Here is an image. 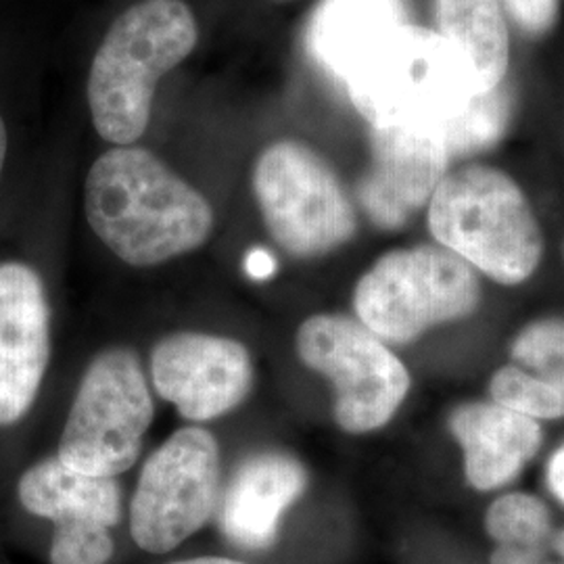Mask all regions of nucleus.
<instances>
[{
  "mask_svg": "<svg viewBox=\"0 0 564 564\" xmlns=\"http://www.w3.org/2000/svg\"><path fill=\"white\" fill-rule=\"evenodd\" d=\"M550 547H552V552L558 556V558H563L564 561V529H554V533H552V538H550Z\"/></svg>",
  "mask_w": 564,
  "mask_h": 564,
  "instance_id": "obj_27",
  "label": "nucleus"
},
{
  "mask_svg": "<svg viewBox=\"0 0 564 564\" xmlns=\"http://www.w3.org/2000/svg\"><path fill=\"white\" fill-rule=\"evenodd\" d=\"M343 84L370 126L437 134L479 95L454 46L440 32L414 23H403L368 48Z\"/></svg>",
  "mask_w": 564,
  "mask_h": 564,
  "instance_id": "obj_4",
  "label": "nucleus"
},
{
  "mask_svg": "<svg viewBox=\"0 0 564 564\" xmlns=\"http://www.w3.org/2000/svg\"><path fill=\"white\" fill-rule=\"evenodd\" d=\"M408 21V0H321L305 28V51L345 82L364 53Z\"/></svg>",
  "mask_w": 564,
  "mask_h": 564,
  "instance_id": "obj_16",
  "label": "nucleus"
},
{
  "mask_svg": "<svg viewBox=\"0 0 564 564\" xmlns=\"http://www.w3.org/2000/svg\"><path fill=\"white\" fill-rule=\"evenodd\" d=\"M426 224L440 247L505 286L529 281L544 258V232L523 188L491 165L447 172Z\"/></svg>",
  "mask_w": 564,
  "mask_h": 564,
  "instance_id": "obj_3",
  "label": "nucleus"
},
{
  "mask_svg": "<svg viewBox=\"0 0 564 564\" xmlns=\"http://www.w3.org/2000/svg\"><path fill=\"white\" fill-rule=\"evenodd\" d=\"M7 128L4 121L0 118V178H2V170H4V160H7Z\"/></svg>",
  "mask_w": 564,
  "mask_h": 564,
  "instance_id": "obj_28",
  "label": "nucleus"
},
{
  "mask_svg": "<svg viewBox=\"0 0 564 564\" xmlns=\"http://www.w3.org/2000/svg\"><path fill=\"white\" fill-rule=\"evenodd\" d=\"M449 431L463 449L464 477L475 491H498L521 477L544 444L542 424L491 402L458 405Z\"/></svg>",
  "mask_w": 564,
  "mask_h": 564,
  "instance_id": "obj_15",
  "label": "nucleus"
},
{
  "mask_svg": "<svg viewBox=\"0 0 564 564\" xmlns=\"http://www.w3.org/2000/svg\"><path fill=\"white\" fill-rule=\"evenodd\" d=\"M295 349L303 366L333 384V416L345 433L383 429L410 393L412 379L402 358L358 318L314 314L297 328Z\"/></svg>",
  "mask_w": 564,
  "mask_h": 564,
  "instance_id": "obj_8",
  "label": "nucleus"
},
{
  "mask_svg": "<svg viewBox=\"0 0 564 564\" xmlns=\"http://www.w3.org/2000/svg\"><path fill=\"white\" fill-rule=\"evenodd\" d=\"M253 381L249 349L230 337L182 330L151 351L155 391L193 423H209L239 408Z\"/></svg>",
  "mask_w": 564,
  "mask_h": 564,
  "instance_id": "obj_11",
  "label": "nucleus"
},
{
  "mask_svg": "<svg viewBox=\"0 0 564 564\" xmlns=\"http://www.w3.org/2000/svg\"><path fill=\"white\" fill-rule=\"evenodd\" d=\"M545 485L547 491L564 506V442L545 463Z\"/></svg>",
  "mask_w": 564,
  "mask_h": 564,
  "instance_id": "obj_25",
  "label": "nucleus"
},
{
  "mask_svg": "<svg viewBox=\"0 0 564 564\" xmlns=\"http://www.w3.org/2000/svg\"><path fill=\"white\" fill-rule=\"evenodd\" d=\"M510 358L564 393V318L527 324L510 345Z\"/></svg>",
  "mask_w": 564,
  "mask_h": 564,
  "instance_id": "obj_21",
  "label": "nucleus"
},
{
  "mask_svg": "<svg viewBox=\"0 0 564 564\" xmlns=\"http://www.w3.org/2000/svg\"><path fill=\"white\" fill-rule=\"evenodd\" d=\"M23 510L51 521V564H107L113 556L111 529L121 519V489L113 477L74 470L48 456L23 470L18 484Z\"/></svg>",
  "mask_w": 564,
  "mask_h": 564,
  "instance_id": "obj_10",
  "label": "nucleus"
},
{
  "mask_svg": "<svg viewBox=\"0 0 564 564\" xmlns=\"http://www.w3.org/2000/svg\"><path fill=\"white\" fill-rule=\"evenodd\" d=\"M51 362V305L39 272L0 263V429L20 423Z\"/></svg>",
  "mask_w": 564,
  "mask_h": 564,
  "instance_id": "obj_13",
  "label": "nucleus"
},
{
  "mask_svg": "<svg viewBox=\"0 0 564 564\" xmlns=\"http://www.w3.org/2000/svg\"><path fill=\"white\" fill-rule=\"evenodd\" d=\"M440 34L463 57L479 93L505 84L510 32L502 0H437Z\"/></svg>",
  "mask_w": 564,
  "mask_h": 564,
  "instance_id": "obj_17",
  "label": "nucleus"
},
{
  "mask_svg": "<svg viewBox=\"0 0 564 564\" xmlns=\"http://www.w3.org/2000/svg\"><path fill=\"white\" fill-rule=\"evenodd\" d=\"M170 564H247L232 558H223V556H202V558H188V561H178Z\"/></svg>",
  "mask_w": 564,
  "mask_h": 564,
  "instance_id": "obj_26",
  "label": "nucleus"
},
{
  "mask_svg": "<svg viewBox=\"0 0 564 564\" xmlns=\"http://www.w3.org/2000/svg\"><path fill=\"white\" fill-rule=\"evenodd\" d=\"M512 111V99L505 84L473 97L458 118L449 121L440 132L449 158L475 155L494 147L505 137Z\"/></svg>",
  "mask_w": 564,
  "mask_h": 564,
  "instance_id": "obj_18",
  "label": "nucleus"
},
{
  "mask_svg": "<svg viewBox=\"0 0 564 564\" xmlns=\"http://www.w3.org/2000/svg\"><path fill=\"white\" fill-rule=\"evenodd\" d=\"M489 398L506 410L538 423L564 419V393L517 364L502 366L491 375Z\"/></svg>",
  "mask_w": 564,
  "mask_h": 564,
  "instance_id": "obj_20",
  "label": "nucleus"
},
{
  "mask_svg": "<svg viewBox=\"0 0 564 564\" xmlns=\"http://www.w3.org/2000/svg\"><path fill=\"white\" fill-rule=\"evenodd\" d=\"M276 268H279L276 258L270 251H265V249H253L245 258V272L253 281H268V279H272L276 274Z\"/></svg>",
  "mask_w": 564,
  "mask_h": 564,
  "instance_id": "obj_24",
  "label": "nucleus"
},
{
  "mask_svg": "<svg viewBox=\"0 0 564 564\" xmlns=\"http://www.w3.org/2000/svg\"><path fill=\"white\" fill-rule=\"evenodd\" d=\"M307 489V470L284 452H258L245 458L218 500V529L230 544L263 552L276 544L282 514Z\"/></svg>",
  "mask_w": 564,
  "mask_h": 564,
  "instance_id": "obj_14",
  "label": "nucleus"
},
{
  "mask_svg": "<svg viewBox=\"0 0 564 564\" xmlns=\"http://www.w3.org/2000/svg\"><path fill=\"white\" fill-rule=\"evenodd\" d=\"M220 445L182 426L142 464L130 502V533L149 554H167L203 529L220 500Z\"/></svg>",
  "mask_w": 564,
  "mask_h": 564,
  "instance_id": "obj_9",
  "label": "nucleus"
},
{
  "mask_svg": "<svg viewBox=\"0 0 564 564\" xmlns=\"http://www.w3.org/2000/svg\"><path fill=\"white\" fill-rule=\"evenodd\" d=\"M153 416L155 403L137 351L102 349L78 384L57 456L74 470L116 479L139 460Z\"/></svg>",
  "mask_w": 564,
  "mask_h": 564,
  "instance_id": "obj_7",
  "label": "nucleus"
},
{
  "mask_svg": "<svg viewBox=\"0 0 564 564\" xmlns=\"http://www.w3.org/2000/svg\"><path fill=\"white\" fill-rule=\"evenodd\" d=\"M199 41L182 0H141L107 30L90 65L88 107L102 141L130 147L151 121L155 88Z\"/></svg>",
  "mask_w": 564,
  "mask_h": 564,
  "instance_id": "obj_2",
  "label": "nucleus"
},
{
  "mask_svg": "<svg viewBox=\"0 0 564 564\" xmlns=\"http://www.w3.org/2000/svg\"><path fill=\"white\" fill-rule=\"evenodd\" d=\"M253 193L270 237L291 258H323L358 232V212L341 178L305 142L265 147L253 165Z\"/></svg>",
  "mask_w": 564,
  "mask_h": 564,
  "instance_id": "obj_6",
  "label": "nucleus"
},
{
  "mask_svg": "<svg viewBox=\"0 0 564 564\" xmlns=\"http://www.w3.org/2000/svg\"><path fill=\"white\" fill-rule=\"evenodd\" d=\"M84 209L102 245L137 268L193 253L214 230L209 202L141 147L109 149L93 163Z\"/></svg>",
  "mask_w": 564,
  "mask_h": 564,
  "instance_id": "obj_1",
  "label": "nucleus"
},
{
  "mask_svg": "<svg viewBox=\"0 0 564 564\" xmlns=\"http://www.w3.org/2000/svg\"><path fill=\"white\" fill-rule=\"evenodd\" d=\"M489 564H564L550 545H496Z\"/></svg>",
  "mask_w": 564,
  "mask_h": 564,
  "instance_id": "obj_23",
  "label": "nucleus"
},
{
  "mask_svg": "<svg viewBox=\"0 0 564 564\" xmlns=\"http://www.w3.org/2000/svg\"><path fill=\"white\" fill-rule=\"evenodd\" d=\"M477 272L435 245L393 249L354 289L356 318L387 345H410L424 333L458 323L481 303Z\"/></svg>",
  "mask_w": 564,
  "mask_h": 564,
  "instance_id": "obj_5",
  "label": "nucleus"
},
{
  "mask_svg": "<svg viewBox=\"0 0 564 564\" xmlns=\"http://www.w3.org/2000/svg\"><path fill=\"white\" fill-rule=\"evenodd\" d=\"M502 7L529 36L550 32L561 13V0H502Z\"/></svg>",
  "mask_w": 564,
  "mask_h": 564,
  "instance_id": "obj_22",
  "label": "nucleus"
},
{
  "mask_svg": "<svg viewBox=\"0 0 564 564\" xmlns=\"http://www.w3.org/2000/svg\"><path fill=\"white\" fill-rule=\"evenodd\" d=\"M281 2H286V0H281Z\"/></svg>",
  "mask_w": 564,
  "mask_h": 564,
  "instance_id": "obj_29",
  "label": "nucleus"
},
{
  "mask_svg": "<svg viewBox=\"0 0 564 564\" xmlns=\"http://www.w3.org/2000/svg\"><path fill=\"white\" fill-rule=\"evenodd\" d=\"M485 531L496 545H550L552 512L533 494L508 491L487 508Z\"/></svg>",
  "mask_w": 564,
  "mask_h": 564,
  "instance_id": "obj_19",
  "label": "nucleus"
},
{
  "mask_svg": "<svg viewBox=\"0 0 564 564\" xmlns=\"http://www.w3.org/2000/svg\"><path fill=\"white\" fill-rule=\"evenodd\" d=\"M449 162L437 132L370 126V165L356 188L366 218L381 230L403 228L429 205Z\"/></svg>",
  "mask_w": 564,
  "mask_h": 564,
  "instance_id": "obj_12",
  "label": "nucleus"
}]
</instances>
